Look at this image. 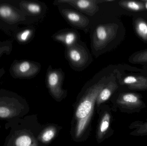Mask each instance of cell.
Here are the masks:
<instances>
[{
	"mask_svg": "<svg viewBox=\"0 0 147 146\" xmlns=\"http://www.w3.org/2000/svg\"><path fill=\"white\" fill-rule=\"evenodd\" d=\"M146 7L147 8V1H146Z\"/></svg>",
	"mask_w": 147,
	"mask_h": 146,
	"instance_id": "cell-25",
	"label": "cell"
},
{
	"mask_svg": "<svg viewBox=\"0 0 147 146\" xmlns=\"http://www.w3.org/2000/svg\"><path fill=\"white\" fill-rule=\"evenodd\" d=\"M132 130L129 134L132 136H143L147 135V118L145 121L133 122L129 126Z\"/></svg>",
	"mask_w": 147,
	"mask_h": 146,
	"instance_id": "cell-16",
	"label": "cell"
},
{
	"mask_svg": "<svg viewBox=\"0 0 147 146\" xmlns=\"http://www.w3.org/2000/svg\"><path fill=\"white\" fill-rule=\"evenodd\" d=\"M56 2V4L68 3L90 16L94 15L98 10V1L94 0H59Z\"/></svg>",
	"mask_w": 147,
	"mask_h": 146,
	"instance_id": "cell-10",
	"label": "cell"
},
{
	"mask_svg": "<svg viewBox=\"0 0 147 146\" xmlns=\"http://www.w3.org/2000/svg\"><path fill=\"white\" fill-rule=\"evenodd\" d=\"M56 133L55 128L51 127L45 130L40 135L39 139L44 143H48L53 139Z\"/></svg>",
	"mask_w": 147,
	"mask_h": 146,
	"instance_id": "cell-21",
	"label": "cell"
},
{
	"mask_svg": "<svg viewBox=\"0 0 147 146\" xmlns=\"http://www.w3.org/2000/svg\"><path fill=\"white\" fill-rule=\"evenodd\" d=\"M28 17L20 9L18 0H0V28L3 31L15 32Z\"/></svg>",
	"mask_w": 147,
	"mask_h": 146,
	"instance_id": "cell-2",
	"label": "cell"
},
{
	"mask_svg": "<svg viewBox=\"0 0 147 146\" xmlns=\"http://www.w3.org/2000/svg\"><path fill=\"white\" fill-rule=\"evenodd\" d=\"M26 101L18 94L0 90V120L8 121L22 117L27 111Z\"/></svg>",
	"mask_w": 147,
	"mask_h": 146,
	"instance_id": "cell-3",
	"label": "cell"
},
{
	"mask_svg": "<svg viewBox=\"0 0 147 146\" xmlns=\"http://www.w3.org/2000/svg\"><path fill=\"white\" fill-rule=\"evenodd\" d=\"M7 122L5 129L9 132L3 146H38L33 135L25 127L22 117Z\"/></svg>",
	"mask_w": 147,
	"mask_h": 146,
	"instance_id": "cell-4",
	"label": "cell"
},
{
	"mask_svg": "<svg viewBox=\"0 0 147 146\" xmlns=\"http://www.w3.org/2000/svg\"><path fill=\"white\" fill-rule=\"evenodd\" d=\"M136 31L138 35L144 41L147 42V24L141 18L137 19L135 23Z\"/></svg>",
	"mask_w": 147,
	"mask_h": 146,
	"instance_id": "cell-19",
	"label": "cell"
},
{
	"mask_svg": "<svg viewBox=\"0 0 147 146\" xmlns=\"http://www.w3.org/2000/svg\"><path fill=\"white\" fill-rule=\"evenodd\" d=\"M18 4L20 9L27 16H36L41 13L42 7L38 3L31 1H18Z\"/></svg>",
	"mask_w": 147,
	"mask_h": 146,
	"instance_id": "cell-13",
	"label": "cell"
},
{
	"mask_svg": "<svg viewBox=\"0 0 147 146\" xmlns=\"http://www.w3.org/2000/svg\"><path fill=\"white\" fill-rule=\"evenodd\" d=\"M66 55L71 64L78 69L83 68L87 66L91 58L87 50L77 43L67 47Z\"/></svg>",
	"mask_w": 147,
	"mask_h": 146,
	"instance_id": "cell-7",
	"label": "cell"
},
{
	"mask_svg": "<svg viewBox=\"0 0 147 146\" xmlns=\"http://www.w3.org/2000/svg\"><path fill=\"white\" fill-rule=\"evenodd\" d=\"M12 49V44L10 41L0 42V57L3 54L9 55Z\"/></svg>",
	"mask_w": 147,
	"mask_h": 146,
	"instance_id": "cell-23",
	"label": "cell"
},
{
	"mask_svg": "<svg viewBox=\"0 0 147 146\" xmlns=\"http://www.w3.org/2000/svg\"><path fill=\"white\" fill-rule=\"evenodd\" d=\"M111 116L109 113L107 112L105 113L102 118L98 130V137L102 138L106 134L108 130L109 129L110 126Z\"/></svg>",
	"mask_w": 147,
	"mask_h": 146,
	"instance_id": "cell-20",
	"label": "cell"
},
{
	"mask_svg": "<svg viewBox=\"0 0 147 146\" xmlns=\"http://www.w3.org/2000/svg\"><path fill=\"white\" fill-rule=\"evenodd\" d=\"M131 60L134 63H147V49L135 53Z\"/></svg>",
	"mask_w": 147,
	"mask_h": 146,
	"instance_id": "cell-22",
	"label": "cell"
},
{
	"mask_svg": "<svg viewBox=\"0 0 147 146\" xmlns=\"http://www.w3.org/2000/svg\"><path fill=\"white\" fill-rule=\"evenodd\" d=\"M121 84L132 91H147V76L128 75L123 78Z\"/></svg>",
	"mask_w": 147,
	"mask_h": 146,
	"instance_id": "cell-11",
	"label": "cell"
},
{
	"mask_svg": "<svg viewBox=\"0 0 147 146\" xmlns=\"http://www.w3.org/2000/svg\"><path fill=\"white\" fill-rule=\"evenodd\" d=\"M107 84L102 80L94 84L88 89L80 101L75 113L78 121L76 129L77 137L80 136L85 130L91 118L98 97Z\"/></svg>",
	"mask_w": 147,
	"mask_h": 146,
	"instance_id": "cell-1",
	"label": "cell"
},
{
	"mask_svg": "<svg viewBox=\"0 0 147 146\" xmlns=\"http://www.w3.org/2000/svg\"><path fill=\"white\" fill-rule=\"evenodd\" d=\"M118 86L115 81H111L107 83L105 86L102 89L97 99V105L104 103L111 97L112 94L117 90Z\"/></svg>",
	"mask_w": 147,
	"mask_h": 146,
	"instance_id": "cell-14",
	"label": "cell"
},
{
	"mask_svg": "<svg viewBox=\"0 0 147 146\" xmlns=\"http://www.w3.org/2000/svg\"><path fill=\"white\" fill-rule=\"evenodd\" d=\"M117 27L113 24L98 26L95 30L93 38V46L97 49L104 48L114 39L116 35Z\"/></svg>",
	"mask_w": 147,
	"mask_h": 146,
	"instance_id": "cell-8",
	"label": "cell"
},
{
	"mask_svg": "<svg viewBox=\"0 0 147 146\" xmlns=\"http://www.w3.org/2000/svg\"><path fill=\"white\" fill-rule=\"evenodd\" d=\"M61 13L66 19L74 26L80 28H84L89 24V19L76 11L64 9L61 10Z\"/></svg>",
	"mask_w": 147,
	"mask_h": 146,
	"instance_id": "cell-12",
	"label": "cell"
},
{
	"mask_svg": "<svg viewBox=\"0 0 147 146\" xmlns=\"http://www.w3.org/2000/svg\"><path fill=\"white\" fill-rule=\"evenodd\" d=\"M53 38L69 47L76 43L78 38L77 33L75 32L68 31L58 33L54 35Z\"/></svg>",
	"mask_w": 147,
	"mask_h": 146,
	"instance_id": "cell-15",
	"label": "cell"
},
{
	"mask_svg": "<svg viewBox=\"0 0 147 146\" xmlns=\"http://www.w3.org/2000/svg\"><path fill=\"white\" fill-rule=\"evenodd\" d=\"M40 70V65L31 61L15 60L11 65L9 73L14 79H31L37 75Z\"/></svg>",
	"mask_w": 147,
	"mask_h": 146,
	"instance_id": "cell-6",
	"label": "cell"
},
{
	"mask_svg": "<svg viewBox=\"0 0 147 146\" xmlns=\"http://www.w3.org/2000/svg\"><path fill=\"white\" fill-rule=\"evenodd\" d=\"M63 79V73L61 70L49 68L47 75V85L50 92L57 99H60L64 94L62 88Z\"/></svg>",
	"mask_w": 147,
	"mask_h": 146,
	"instance_id": "cell-9",
	"label": "cell"
},
{
	"mask_svg": "<svg viewBox=\"0 0 147 146\" xmlns=\"http://www.w3.org/2000/svg\"></svg>",
	"mask_w": 147,
	"mask_h": 146,
	"instance_id": "cell-27",
	"label": "cell"
},
{
	"mask_svg": "<svg viewBox=\"0 0 147 146\" xmlns=\"http://www.w3.org/2000/svg\"><path fill=\"white\" fill-rule=\"evenodd\" d=\"M119 4L124 8L134 11H142L145 9L144 3L137 1H121Z\"/></svg>",
	"mask_w": 147,
	"mask_h": 146,
	"instance_id": "cell-18",
	"label": "cell"
},
{
	"mask_svg": "<svg viewBox=\"0 0 147 146\" xmlns=\"http://www.w3.org/2000/svg\"><path fill=\"white\" fill-rule=\"evenodd\" d=\"M33 29L29 27L20 30L18 29L14 33V36L16 41L21 44H25L30 41L33 34Z\"/></svg>",
	"mask_w": 147,
	"mask_h": 146,
	"instance_id": "cell-17",
	"label": "cell"
},
{
	"mask_svg": "<svg viewBox=\"0 0 147 146\" xmlns=\"http://www.w3.org/2000/svg\"><path fill=\"white\" fill-rule=\"evenodd\" d=\"M1 125H0V129H1Z\"/></svg>",
	"mask_w": 147,
	"mask_h": 146,
	"instance_id": "cell-26",
	"label": "cell"
},
{
	"mask_svg": "<svg viewBox=\"0 0 147 146\" xmlns=\"http://www.w3.org/2000/svg\"><path fill=\"white\" fill-rule=\"evenodd\" d=\"M115 103L121 111L129 114L140 113L147 107L142 95L131 92L119 93Z\"/></svg>",
	"mask_w": 147,
	"mask_h": 146,
	"instance_id": "cell-5",
	"label": "cell"
},
{
	"mask_svg": "<svg viewBox=\"0 0 147 146\" xmlns=\"http://www.w3.org/2000/svg\"><path fill=\"white\" fill-rule=\"evenodd\" d=\"M5 73V70L3 68L0 69V79H1V78L2 77L3 75Z\"/></svg>",
	"mask_w": 147,
	"mask_h": 146,
	"instance_id": "cell-24",
	"label": "cell"
}]
</instances>
